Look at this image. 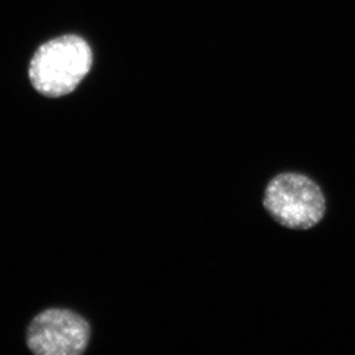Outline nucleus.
Wrapping results in <instances>:
<instances>
[{
  "instance_id": "obj_2",
  "label": "nucleus",
  "mask_w": 355,
  "mask_h": 355,
  "mask_svg": "<svg viewBox=\"0 0 355 355\" xmlns=\"http://www.w3.org/2000/svg\"><path fill=\"white\" fill-rule=\"evenodd\" d=\"M263 205L276 222L295 230L312 228L325 213L321 189L311 178L295 173L272 178L266 189Z\"/></svg>"
},
{
  "instance_id": "obj_1",
  "label": "nucleus",
  "mask_w": 355,
  "mask_h": 355,
  "mask_svg": "<svg viewBox=\"0 0 355 355\" xmlns=\"http://www.w3.org/2000/svg\"><path fill=\"white\" fill-rule=\"evenodd\" d=\"M92 52L83 38L66 35L43 44L31 59L29 78L40 94L58 98L69 94L89 74Z\"/></svg>"
},
{
  "instance_id": "obj_3",
  "label": "nucleus",
  "mask_w": 355,
  "mask_h": 355,
  "mask_svg": "<svg viewBox=\"0 0 355 355\" xmlns=\"http://www.w3.org/2000/svg\"><path fill=\"white\" fill-rule=\"evenodd\" d=\"M90 327L67 309H47L28 329L29 349L40 355H78L87 349Z\"/></svg>"
}]
</instances>
